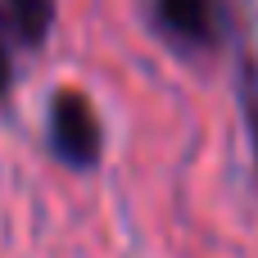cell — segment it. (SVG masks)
<instances>
[{"label":"cell","mask_w":258,"mask_h":258,"mask_svg":"<svg viewBox=\"0 0 258 258\" xmlns=\"http://www.w3.org/2000/svg\"><path fill=\"white\" fill-rule=\"evenodd\" d=\"M50 150L59 163L86 172L100 163V150H104V127H100V113L95 104L82 95V91H59L50 100Z\"/></svg>","instance_id":"cell-1"},{"label":"cell","mask_w":258,"mask_h":258,"mask_svg":"<svg viewBox=\"0 0 258 258\" xmlns=\"http://www.w3.org/2000/svg\"><path fill=\"white\" fill-rule=\"evenodd\" d=\"M159 32L186 50H218L222 45V5L218 0H150Z\"/></svg>","instance_id":"cell-2"},{"label":"cell","mask_w":258,"mask_h":258,"mask_svg":"<svg viewBox=\"0 0 258 258\" xmlns=\"http://www.w3.org/2000/svg\"><path fill=\"white\" fill-rule=\"evenodd\" d=\"M0 18L23 45H41L54 23V0H5Z\"/></svg>","instance_id":"cell-3"},{"label":"cell","mask_w":258,"mask_h":258,"mask_svg":"<svg viewBox=\"0 0 258 258\" xmlns=\"http://www.w3.org/2000/svg\"><path fill=\"white\" fill-rule=\"evenodd\" d=\"M240 104H245L249 136H254V150H258V59H249L245 73H240Z\"/></svg>","instance_id":"cell-4"},{"label":"cell","mask_w":258,"mask_h":258,"mask_svg":"<svg viewBox=\"0 0 258 258\" xmlns=\"http://www.w3.org/2000/svg\"><path fill=\"white\" fill-rule=\"evenodd\" d=\"M9 91V41H5V18H0V100Z\"/></svg>","instance_id":"cell-5"}]
</instances>
